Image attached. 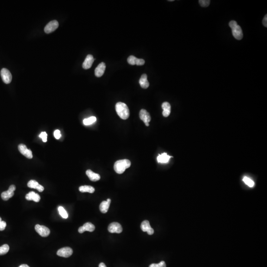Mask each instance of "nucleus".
Returning a JSON list of instances; mask_svg holds the SVG:
<instances>
[{
    "label": "nucleus",
    "mask_w": 267,
    "mask_h": 267,
    "mask_svg": "<svg viewBox=\"0 0 267 267\" xmlns=\"http://www.w3.org/2000/svg\"><path fill=\"white\" fill-rule=\"evenodd\" d=\"M10 247L7 244L3 245L0 247V255H5L8 252Z\"/></svg>",
    "instance_id": "nucleus-27"
},
{
    "label": "nucleus",
    "mask_w": 267,
    "mask_h": 267,
    "mask_svg": "<svg viewBox=\"0 0 267 267\" xmlns=\"http://www.w3.org/2000/svg\"><path fill=\"white\" fill-rule=\"evenodd\" d=\"M7 226V224L5 221H1V222H0V231H4L5 230V228Z\"/></svg>",
    "instance_id": "nucleus-33"
},
{
    "label": "nucleus",
    "mask_w": 267,
    "mask_h": 267,
    "mask_svg": "<svg viewBox=\"0 0 267 267\" xmlns=\"http://www.w3.org/2000/svg\"><path fill=\"white\" fill-rule=\"evenodd\" d=\"M149 267H166V265L164 261H162L158 264H152Z\"/></svg>",
    "instance_id": "nucleus-30"
},
{
    "label": "nucleus",
    "mask_w": 267,
    "mask_h": 267,
    "mask_svg": "<svg viewBox=\"0 0 267 267\" xmlns=\"http://www.w3.org/2000/svg\"><path fill=\"white\" fill-rule=\"evenodd\" d=\"M243 181L249 187H254V182L251 179H250V178L246 177H245V178L243 179Z\"/></svg>",
    "instance_id": "nucleus-28"
},
{
    "label": "nucleus",
    "mask_w": 267,
    "mask_h": 267,
    "mask_svg": "<svg viewBox=\"0 0 267 267\" xmlns=\"http://www.w3.org/2000/svg\"><path fill=\"white\" fill-rule=\"evenodd\" d=\"M145 125H146L147 126V127L149 126V123H146V124H145Z\"/></svg>",
    "instance_id": "nucleus-37"
},
{
    "label": "nucleus",
    "mask_w": 267,
    "mask_h": 267,
    "mask_svg": "<svg viewBox=\"0 0 267 267\" xmlns=\"http://www.w3.org/2000/svg\"><path fill=\"white\" fill-rule=\"evenodd\" d=\"M99 267H106V266L105 265V264L104 263H100Z\"/></svg>",
    "instance_id": "nucleus-35"
},
{
    "label": "nucleus",
    "mask_w": 267,
    "mask_h": 267,
    "mask_svg": "<svg viewBox=\"0 0 267 267\" xmlns=\"http://www.w3.org/2000/svg\"><path fill=\"white\" fill-rule=\"evenodd\" d=\"M54 135L55 138H56V139H59L61 137V131L59 130H56L54 132Z\"/></svg>",
    "instance_id": "nucleus-32"
},
{
    "label": "nucleus",
    "mask_w": 267,
    "mask_h": 267,
    "mask_svg": "<svg viewBox=\"0 0 267 267\" xmlns=\"http://www.w3.org/2000/svg\"><path fill=\"white\" fill-rule=\"evenodd\" d=\"M1 221H2V220L1 218V217H0V222H1Z\"/></svg>",
    "instance_id": "nucleus-39"
},
{
    "label": "nucleus",
    "mask_w": 267,
    "mask_h": 267,
    "mask_svg": "<svg viewBox=\"0 0 267 267\" xmlns=\"http://www.w3.org/2000/svg\"><path fill=\"white\" fill-rule=\"evenodd\" d=\"M86 173L90 180L92 181L96 182L100 180V176L99 174L94 173L91 170L86 171Z\"/></svg>",
    "instance_id": "nucleus-19"
},
{
    "label": "nucleus",
    "mask_w": 267,
    "mask_h": 267,
    "mask_svg": "<svg viewBox=\"0 0 267 267\" xmlns=\"http://www.w3.org/2000/svg\"><path fill=\"white\" fill-rule=\"evenodd\" d=\"M94 60L95 59H94L93 56L92 55H88L83 63V68L85 69H88L91 68L94 61Z\"/></svg>",
    "instance_id": "nucleus-16"
},
{
    "label": "nucleus",
    "mask_w": 267,
    "mask_h": 267,
    "mask_svg": "<svg viewBox=\"0 0 267 267\" xmlns=\"http://www.w3.org/2000/svg\"><path fill=\"white\" fill-rule=\"evenodd\" d=\"M58 211H59V213L60 215L64 219H67L68 218V214L67 213L66 211L65 210V208L62 206H59L58 208Z\"/></svg>",
    "instance_id": "nucleus-26"
},
{
    "label": "nucleus",
    "mask_w": 267,
    "mask_h": 267,
    "mask_svg": "<svg viewBox=\"0 0 267 267\" xmlns=\"http://www.w3.org/2000/svg\"><path fill=\"white\" fill-rule=\"evenodd\" d=\"M139 116H140V119L144 122V124L149 123V122L151 120L150 114L146 109H142L140 110Z\"/></svg>",
    "instance_id": "nucleus-14"
},
{
    "label": "nucleus",
    "mask_w": 267,
    "mask_h": 267,
    "mask_svg": "<svg viewBox=\"0 0 267 267\" xmlns=\"http://www.w3.org/2000/svg\"><path fill=\"white\" fill-rule=\"evenodd\" d=\"M1 76L5 83L10 84L12 80V75L10 71L6 68H2L1 71Z\"/></svg>",
    "instance_id": "nucleus-5"
},
{
    "label": "nucleus",
    "mask_w": 267,
    "mask_h": 267,
    "mask_svg": "<svg viewBox=\"0 0 267 267\" xmlns=\"http://www.w3.org/2000/svg\"><path fill=\"white\" fill-rule=\"evenodd\" d=\"M229 27L231 28L232 34L235 39L238 40L242 39L243 38L242 29L240 25L237 24V22L235 21V20L231 21L229 23Z\"/></svg>",
    "instance_id": "nucleus-3"
},
{
    "label": "nucleus",
    "mask_w": 267,
    "mask_h": 267,
    "mask_svg": "<svg viewBox=\"0 0 267 267\" xmlns=\"http://www.w3.org/2000/svg\"><path fill=\"white\" fill-rule=\"evenodd\" d=\"M97 121V118L95 116H91L88 118H86L85 119H84L83 124L85 125H90L91 124H93Z\"/></svg>",
    "instance_id": "nucleus-25"
},
{
    "label": "nucleus",
    "mask_w": 267,
    "mask_h": 267,
    "mask_svg": "<svg viewBox=\"0 0 267 267\" xmlns=\"http://www.w3.org/2000/svg\"><path fill=\"white\" fill-rule=\"evenodd\" d=\"M106 68V65L104 62H101L100 64L98 65L97 68H95V74L97 77H100L104 75V71Z\"/></svg>",
    "instance_id": "nucleus-15"
},
{
    "label": "nucleus",
    "mask_w": 267,
    "mask_h": 267,
    "mask_svg": "<svg viewBox=\"0 0 267 267\" xmlns=\"http://www.w3.org/2000/svg\"><path fill=\"white\" fill-rule=\"evenodd\" d=\"M35 229L36 232L42 237H47L50 234V229L44 226L36 225L35 227Z\"/></svg>",
    "instance_id": "nucleus-4"
},
{
    "label": "nucleus",
    "mask_w": 267,
    "mask_h": 267,
    "mask_svg": "<svg viewBox=\"0 0 267 267\" xmlns=\"http://www.w3.org/2000/svg\"><path fill=\"white\" fill-rule=\"evenodd\" d=\"M127 61L129 64L132 66H143L145 63V61L143 59H137L134 56H131L127 59Z\"/></svg>",
    "instance_id": "nucleus-11"
},
{
    "label": "nucleus",
    "mask_w": 267,
    "mask_h": 267,
    "mask_svg": "<svg viewBox=\"0 0 267 267\" xmlns=\"http://www.w3.org/2000/svg\"><path fill=\"white\" fill-rule=\"evenodd\" d=\"M111 199L108 198L106 201H103L100 205V210L103 213H106L109 210Z\"/></svg>",
    "instance_id": "nucleus-18"
},
{
    "label": "nucleus",
    "mask_w": 267,
    "mask_h": 267,
    "mask_svg": "<svg viewBox=\"0 0 267 267\" xmlns=\"http://www.w3.org/2000/svg\"><path fill=\"white\" fill-rule=\"evenodd\" d=\"M39 137L42 138L44 142H47V134L45 132H43L39 135Z\"/></svg>",
    "instance_id": "nucleus-31"
},
{
    "label": "nucleus",
    "mask_w": 267,
    "mask_h": 267,
    "mask_svg": "<svg viewBox=\"0 0 267 267\" xmlns=\"http://www.w3.org/2000/svg\"><path fill=\"white\" fill-rule=\"evenodd\" d=\"M198 2L202 7H207L210 5V1L209 0H199Z\"/></svg>",
    "instance_id": "nucleus-29"
},
{
    "label": "nucleus",
    "mask_w": 267,
    "mask_h": 267,
    "mask_svg": "<svg viewBox=\"0 0 267 267\" xmlns=\"http://www.w3.org/2000/svg\"><path fill=\"white\" fill-rule=\"evenodd\" d=\"M139 83H140V86L142 88L147 89L148 87H149V83L148 80V76H147V74H143L142 75V76L139 80Z\"/></svg>",
    "instance_id": "nucleus-22"
},
{
    "label": "nucleus",
    "mask_w": 267,
    "mask_h": 267,
    "mask_svg": "<svg viewBox=\"0 0 267 267\" xmlns=\"http://www.w3.org/2000/svg\"><path fill=\"white\" fill-rule=\"evenodd\" d=\"M169 1L173 2V1H174V0H170V1Z\"/></svg>",
    "instance_id": "nucleus-38"
},
{
    "label": "nucleus",
    "mask_w": 267,
    "mask_h": 267,
    "mask_svg": "<svg viewBox=\"0 0 267 267\" xmlns=\"http://www.w3.org/2000/svg\"><path fill=\"white\" fill-rule=\"evenodd\" d=\"M171 158H172V156L168 155L166 153H163L161 154H159L157 158V160L159 163H166L169 162Z\"/></svg>",
    "instance_id": "nucleus-23"
},
{
    "label": "nucleus",
    "mask_w": 267,
    "mask_h": 267,
    "mask_svg": "<svg viewBox=\"0 0 267 267\" xmlns=\"http://www.w3.org/2000/svg\"><path fill=\"white\" fill-rule=\"evenodd\" d=\"M115 109L118 115L123 120L127 119L130 116V111L127 105L124 103L118 102L116 104Z\"/></svg>",
    "instance_id": "nucleus-1"
},
{
    "label": "nucleus",
    "mask_w": 267,
    "mask_h": 267,
    "mask_svg": "<svg viewBox=\"0 0 267 267\" xmlns=\"http://www.w3.org/2000/svg\"><path fill=\"white\" fill-rule=\"evenodd\" d=\"M263 24L264 26V27H267V15L266 14V16L264 17V18L263 20Z\"/></svg>",
    "instance_id": "nucleus-34"
},
{
    "label": "nucleus",
    "mask_w": 267,
    "mask_h": 267,
    "mask_svg": "<svg viewBox=\"0 0 267 267\" xmlns=\"http://www.w3.org/2000/svg\"><path fill=\"white\" fill-rule=\"evenodd\" d=\"M27 186L30 188H35L36 190H38L39 192H42L44 190V187H43L42 185H40L36 181L33 180H30V181L28 182Z\"/></svg>",
    "instance_id": "nucleus-17"
},
{
    "label": "nucleus",
    "mask_w": 267,
    "mask_h": 267,
    "mask_svg": "<svg viewBox=\"0 0 267 267\" xmlns=\"http://www.w3.org/2000/svg\"><path fill=\"white\" fill-rule=\"evenodd\" d=\"M16 187L14 185H11L7 191L2 192L1 194V197L5 201L8 200L14 196V192L16 190Z\"/></svg>",
    "instance_id": "nucleus-6"
},
{
    "label": "nucleus",
    "mask_w": 267,
    "mask_h": 267,
    "mask_svg": "<svg viewBox=\"0 0 267 267\" xmlns=\"http://www.w3.org/2000/svg\"><path fill=\"white\" fill-rule=\"evenodd\" d=\"M59 22L56 20H52L48 23L44 28V31L46 33L49 34L55 31L59 27Z\"/></svg>",
    "instance_id": "nucleus-8"
},
{
    "label": "nucleus",
    "mask_w": 267,
    "mask_h": 267,
    "mask_svg": "<svg viewBox=\"0 0 267 267\" xmlns=\"http://www.w3.org/2000/svg\"><path fill=\"white\" fill-rule=\"evenodd\" d=\"M131 163L128 159L118 160L114 165V169L117 174H121L124 173L126 169L131 166Z\"/></svg>",
    "instance_id": "nucleus-2"
},
{
    "label": "nucleus",
    "mask_w": 267,
    "mask_h": 267,
    "mask_svg": "<svg viewBox=\"0 0 267 267\" xmlns=\"http://www.w3.org/2000/svg\"><path fill=\"white\" fill-rule=\"evenodd\" d=\"M95 227L93 224L90 222L85 223L82 227H80L78 229V231L80 234H82L85 231H89L90 232L94 231Z\"/></svg>",
    "instance_id": "nucleus-13"
},
{
    "label": "nucleus",
    "mask_w": 267,
    "mask_h": 267,
    "mask_svg": "<svg viewBox=\"0 0 267 267\" xmlns=\"http://www.w3.org/2000/svg\"><path fill=\"white\" fill-rule=\"evenodd\" d=\"M162 108L163 109V111L162 112V114L163 116L165 117L169 116L171 113V109L170 104L168 102H164L162 104Z\"/></svg>",
    "instance_id": "nucleus-21"
},
{
    "label": "nucleus",
    "mask_w": 267,
    "mask_h": 267,
    "mask_svg": "<svg viewBox=\"0 0 267 267\" xmlns=\"http://www.w3.org/2000/svg\"><path fill=\"white\" fill-rule=\"evenodd\" d=\"M79 191L81 192H89L93 193L95 192V188L90 186H82L79 187Z\"/></svg>",
    "instance_id": "nucleus-24"
},
{
    "label": "nucleus",
    "mask_w": 267,
    "mask_h": 267,
    "mask_svg": "<svg viewBox=\"0 0 267 267\" xmlns=\"http://www.w3.org/2000/svg\"><path fill=\"white\" fill-rule=\"evenodd\" d=\"M25 198L27 200H33L36 202L39 201L41 199L39 195L34 192H29L25 196Z\"/></svg>",
    "instance_id": "nucleus-20"
},
{
    "label": "nucleus",
    "mask_w": 267,
    "mask_h": 267,
    "mask_svg": "<svg viewBox=\"0 0 267 267\" xmlns=\"http://www.w3.org/2000/svg\"><path fill=\"white\" fill-rule=\"evenodd\" d=\"M19 152L28 159H32L33 158L32 153L30 149H28L27 146L24 144H20L18 147Z\"/></svg>",
    "instance_id": "nucleus-10"
},
{
    "label": "nucleus",
    "mask_w": 267,
    "mask_h": 267,
    "mask_svg": "<svg viewBox=\"0 0 267 267\" xmlns=\"http://www.w3.org/2000/svg\"><path fill=\"white\" fill-rule=\"evenodd\" d=\"M108 230L110 233L120 234L123 231V229L119 223L117 222H113L109 226Z\"/></svg>",
    "instance_id": "nucleus-7"
},
{
    "label": "nucleus",
    "mask_w": 267,
    "mask_h": 267,
    "mask_svg": "<svg viewBox=\"0 0 267 267\" xmlns=\"http://www.w3.org/2000/svg\"><path fill=\"white\" fill-rule=\"evenodd\" d=\"M73 253L72 249L69 247H65L61 248L57 251V255L59 256L64 258H68L71 256Z\"/></svg>",
    "instance_id": "nucleus-9"
},
{
    "label": "nucleus",
    "mask_w": 267,
    "mask_h": 267,
    "mask_svg": "<svg viewBox=\"0 0 267 267\" xmlns=\"http://www.w3.org/2000/svg\"><path fill=\"white\" fill-rule=\"evenodd\" d=\"M19 267H29V266H28L27 265V264H22V265H20V266H19Z\"/></svg>",
    "instance_id": "nucleus-36"
},
{
    "label": "nucleus",
    "mask_w": 267,
    "mask_h": 267,
    "mask_svg": "<svg viewBox=\"0 0 267 267\" xmlns=\"http://www.w3.org/2000/svg\"><path fill=\"white\" fill-rule=\"evenodd\" d=\"M141 228L143 231L144 232L146 231L149 235H152L153 234V229L151 227L149 221H148V220L143 221V222H142Z\"/></svg>",
    "instance_id": "nucleus-12"
}]
</instances>
